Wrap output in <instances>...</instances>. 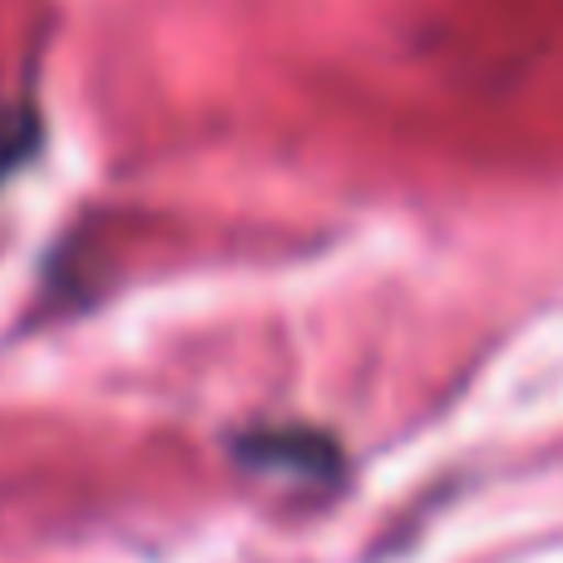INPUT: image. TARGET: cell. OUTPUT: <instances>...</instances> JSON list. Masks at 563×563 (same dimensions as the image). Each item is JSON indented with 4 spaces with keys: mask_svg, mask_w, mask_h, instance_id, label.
Returning <instances> with one entry per match:
<instances>
[{
    "mask_svg": "<svg viewBox=\"0 0 563 563\" xmlns=\"http://www.w3.org/2000/svg\"><path fill=\"white\" fill-rule=\"evenodd\" d=\"M40 148H45V109H40V99L30 89L15 99H0V188L15 174H25L40 158Z\"/></svg>",
    "mask_w": 563,
    "mask_h": 563,
    "instance_id": "1",
    "label": "cell"
}]
</instances>
